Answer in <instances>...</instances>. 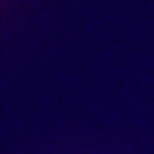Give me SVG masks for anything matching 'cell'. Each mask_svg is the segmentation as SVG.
Instances as JSON below:
<instances>
[]
</instances>
